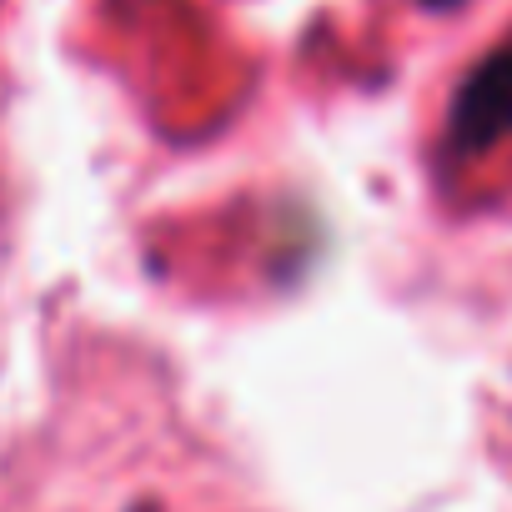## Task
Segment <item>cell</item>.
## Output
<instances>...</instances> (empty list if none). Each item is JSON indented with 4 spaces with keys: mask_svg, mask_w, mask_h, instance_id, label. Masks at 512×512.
Listing matches in <instances>:
<instances>
[{
    "mask_svg": "<svg viewBox=\"0 0 512 512\" xmlns=\"http://www.w3.org/2000/svg\"><path fill=\"white\" fill-rule=\"evenodd\" d=\"M507 131H512V51H497L462 81L447 141L452 151H487Z\"/></svg>",
    "mask_w": 512,
    "mask_h": 512,
    "instance_id": "6da1fadb",
    "label": "cell"
},
{
    "mask_svg": "<svg viewBox=\"0 0 512 512\" xmlns=\"http://www.w3.org/2000/svg\"><path fill=\"white\" fill-rule=\"evenodd\" d=\"M427 6H452V0H427Z\"/></svg>",
    "mask_w": 512,
    "mask_h": 512,
    "instance_id": "7a4b0ae2",
    "label": "cell"
}]
</instances>
